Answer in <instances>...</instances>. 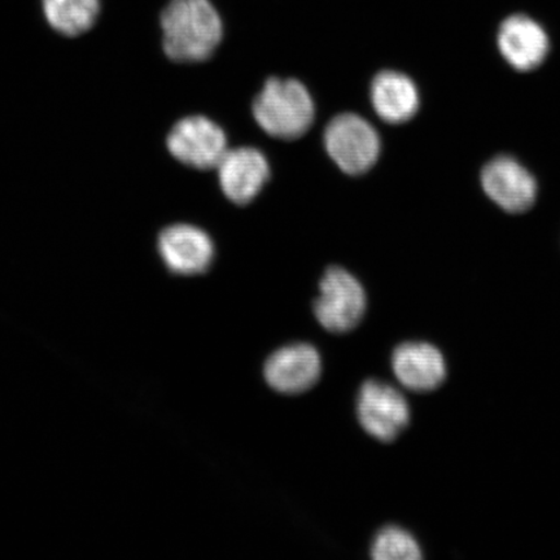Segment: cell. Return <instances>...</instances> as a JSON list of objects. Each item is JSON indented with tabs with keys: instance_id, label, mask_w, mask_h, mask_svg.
Masks as SVG:
<instances>
[{
	"instance_id": "obj_1",
	"label": "cell",
	"mask_w": 560,
	"mask_h": 560,
	"mask_svg": "<svg viewBox=\"0 0 560 560\" xmlns=\"http://www.w3.org/2000/svg\"><path fill=\"white\" fill-rule=\"evenodd\" d=\"M160 24L164 52L175 62L208 60L223 37L222 20L209 0H171Z\"/></svg>"
},
{
	"instance_id": "obj_2",
	"label": "cell",
	"mask_w": 560,
	"mask_h": 560,
	"mask_svg": "<svg viewBox=\"0 0 560 560\" xmlns=\"http://www.w3.org/2000/svg\"><path fill=\"white\" fill-rule=\"evenodd\" d=\"M258 125L269 136L296 139L310 130L314 104L310 91L298 80L271 77L252 105Z\"/></svg>"
},
{
	"instance_id": "obj_3",
	"label": "cell",
	"mask_w": 560,
	"mask_h": 560,
	"mask_svg": "<svg viewBox=\"0 0 560 560\" xmlns=\"http://www.w3.org/2000/svg\"><path fill=\"white\" fill-rule=\"evenodd\" d=\"M365 311L366 293L359 280L339 266L328 268L314 301L319 325L330 332H349L360 325Z\"/></svg>"
},
{
	"instance_id": "obj_4",
	"label": "cell",
	"mask_w": 560,
	"mask_h": 560,
	"mask_svg": "<svg viewBox=\"0 0 560 560\" xmlns=\"http://www.w3.org/2000/svg\"><path fill=\"white\" fill-rule=\"evenodd\" d=\"M324 140L328 156L349 175L366 173L380 158V136L359 115L345 114L332 118Z\"/></svg>"
},
{
	"instance_id": "obj_5",
	"label": "cell",
	"mask_w": 560,
	"mask_h": 560,
	"mask_svg": "<svg viewBox=\"0 0 560 560\" xmlns=\"http://www.w3.org/2000/svg\"><path fill=\"white\" fill-rule=\"evenodd\" d=\"M166 145L182 164L206 171L219 166L228 151V139L209 118L190 116L173 126Z\"/></svg>"
},
{
	"instance_id": "obj_6",
	"label": "cell",
	"mask_w": 560,
	"mask_h": 560,
	"mask_svg": "<svg viewBox=\"0 0 560 560\" xmlns=\"http://www.w3.org/2000/svg\"><path fill=\"white\" fill-rule=\"evenodd\" d=\"M357 418L370 436L389 443L409 424L410 409L400 390L389 384L369 381L360 389Z\"/></svg>"
},
{
	"instance_id": "obj_7",
	"label": "cell",
	"mask_w": 560,
	"mask_h": 560,
	"mask_svg": "<svg viewBox=\"0 0 560 560\" xmlns=\"http://www.w3.org/2000/svg\"><path fill=\"white\" fill-rule=\"evenodd\" d=\"M322 361L318 350L305 342L280 348L265 362L266 383L279 394L300 395L319 381Z\"/></svg>"
},
{
	"instance_id": "obj_8",
	"label": "cell",
	"mask_w": 560,
	"mask_h": 560,
	"mask_svg": "<svg viewBox=\"0 0 560 560\" xmlns=\"http://www.w3.org/2000/svg\"><path fill=\"white\" fill-rule=\"evenodd\" d=\"M481 185L488 198L509 213L525 212L537 198L534 175L510 156L489 161L481 173Z\"/></svg>"
},
{
	"instance_id": "obj_9",
	"label": "cell",
	"mask_w": 560,
	"mask_h": 560,
	"mask_svg": "<svg viewBox=\"0 0 560 560\" xmlns=\"http://www.w3.org/2000/svg\"><path fill=\"white\" fill-rule=\"evenodd\" d=\"M158 249L167 270L178 276L202 275L214 257V245L206 231L185 223L161 231Z\"/></svg>"
},
{
	"instance_id": "obj_10",
	"label": "cell",
	"mask_w": 560,
	"mask_h": 560,
	"mask_svg": "<svg viewBox=\"0 0 560 560\" xmlns=\"http://www.w3.org/2000/svg\"><path fill=\"white\" fill-rule=\"evenodd\" d=\"M497 44L509 65L521 72L540 67L550 51L548 33L524 13H515L502 21Z\"/></svg>"
},
{
	"instance_id": "obj_11",
	"label": "cell",
	"mask_w": 560,
	"mask_h": 560,
	"mask_svg": "<svg viewBox=\"0 0 560 560\" xmlns=\"http://www.w3.org/2000/svg\"><path fill=\"white\" fill-rule=\"evenodd\" d=\"M217 167L223 194L237 206L254 200L270 178L268 160L252 147L228 150Z\"/></svg>"
},
{
	"instance_id": "obj_12",
	"label": "cell",
	"mask_w": 560,
	"mask_h": 560,
	"mask_svg": "<svg viewBox=\"0 0 560 560\" xmlns=\"http://www.w3.org/2000/svg\"><path fill=\"white\" fill-rule=\"evenodd\" d=\"M392 369L405 388L415 392L436 389L446 377L443 353L429 342H404L392 355Z\"/></svg>"
},
{
	"instance_id": "obj_13",
	"label": "cell",
	"mask_w": 560,
	"mask_h": 560,
	"mask_svg": "<svg viewBox=\"0 0 560 560\" xmlns=\"http://www.w3.org/2000/svg\"><path fill=\"white\" fill-rule=\"evenodd\" d=\"M370 94L377 116L388 124L409 121L419 108L416 83L408 75L395 70L377 73L371 83Z\"/></svg>"
},
{
	"instance_id": "obj_14",
	"label": "cell",
	"mask_w": 560,
	"mask_h": 560,
	"mask_svg": "<svg viewBox=\"0 0 560 560\" xmlns=\"http://www.w3.org/2000/svg\"><path fill=\"white\" fill-rule=\"evenodd\" d=\"M42 10L55 32L77 37L95 25L102 0H42Z\"/></svg>"
},
{
	"instance_id": "obj_15",
	"label": "cell",
	"mask_w": 560,
	"mask_h": 560,
	"mask_svg": "<svg viewBox=\"0 0 560 560\" xmlns=\"http://www.w3.org/2000/svg\"><path fill=\"white\" fill-rule=\"evenodd\" d=\"M371 558L375 560H419L422 550L409 532L398 527H387L376 535Z\"/></svg>"
}]
</instances>
